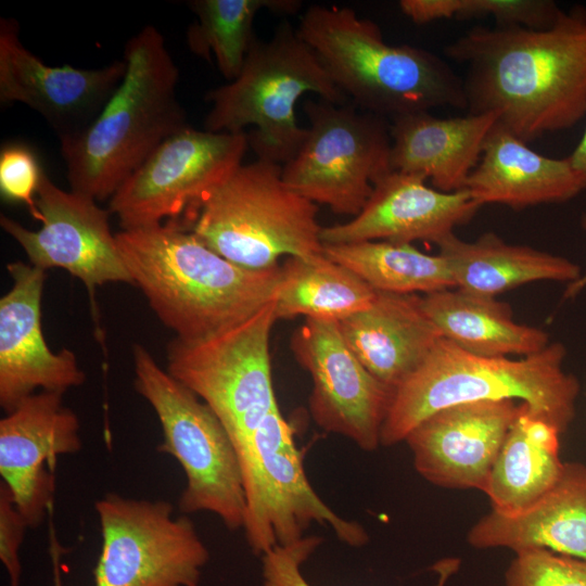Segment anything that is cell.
Returning <instances> with one entry per match:
<instances>
[{"label": "cell", "instance_id": "cell-30", "mask_svg": "<svg viewBox=\"0 0 586 586\" xmlns=\"http://www.w3.org/2000/svg\"><path fill=\"white\" fill-rule=\"evenodd\" d=\"M188 7L195 21L187 29V44L192 53L214 60L222 77L233 80L242 69L255 39L253 24L262 10L293 15L298 0H193Z\"/></svg>", "mask_w": 586, "mask_h": 586}, {"label": "cell", "instance_id": "cell-35", "mask_svg": "<svg viewBox=\"0 0 586 586\" xmlns=\"http://www.w3.org/2000/svg\"><path fill=\"white\" fill-rule=\"evenodd\" d=\"M29 527L18 511L10 488L0 483V559L4 565L11 586H20L22 563L20 549L26 528Z\"/></svg>", "mask_w": 586, "mask_h": 586}, {"label": "cell", "instance_id": "cell-20", "mask_svg": "<svg viewBox=\"0 0 586 586\" xmlns=\"http://www.w3.org/2000/svg\"><path fill=\"white\" fill-rule=\"evenodd\" d=\"M468 190L443 192L419 175L392 170L373 184L361 212L349 221L322 227L323 244L364 241L440 243L480 209Z\"/></svg>", "mask_w": 586, "mask_h": 586}, {"label": "cell", "instance_id": "cell-38", "mask_svg": "<svg viewBox=\"0 0 586 586\" xmlns=\"http://www.w3.org/2000/svg\"><path fill=\"white\" fill-rule=\"evenodd\" d=\"M582 227L586 231V214L582 218ZM586 288V272L582 273L578 279L566 284L562 298L571 300L576 297Z\"/></svg>", "mask_w": 586, "mask_h": 586}, {"label": "cell", "instance_id": "cell-8", "mask_svg": "<svg viewBox=\"0 0 586 586\" xmlns=\"http://www.w3.org/2000/svg\"><path fill=\"white\" fill-rule=\"evenodd\" d=\"M133 385L154 410L163 432L157 450L182 468L181 513L209 512L227 528H243L246 498L237 449L214 411L160 367L149 351L132 346Z\"/></svg>", "mask_w": 586, "mask_h": 586}, {"label": "cell", "instance_id": "cell-13", "mask_svg": "<svg viewBox=\"0 0 586 586\" xmlns=\"http://www.w3.org/2000/svg\"><path fill=\"white\" fill-rule=\"evenodd\" d=\"M246 132H212L189 125L164 140L110 199L123 229L178 220L240 165Z\"/></svg>", "mask_w": 586, "mask_h": 586}, {"label": "cell", "instance_id": "cell-2", "mask_svg": "<svg viewBox=\"0 0 586 586\" xmlns=\"http://www.w3.org/2000/svg\"><path fill=\"white\" fill-rule=\"evenodd\" d=\"M115 238L132 284L179 340L196 341L225 331L277 296L281 266L240 267L180 220L123 229Z\"/></svg>", "mask_w": 586, "mask_h": 586}, {"label": "cell", "instance_id": "cell-31", "mask_svg": "<svg viewBox=\"0 0 586 586\" xmlns=\"http://www.w3.org/2000/svg\"><path fill=\"white\" fill-rule=\"evenodd\" d=\"M398 7L417 25L493 17L498 26L530 28L550 26L561 10L549 0H402Z\"/></svg>", "mask_w": 586, "mask_h": 586}, {"label": "cell", "instance_id": "cell-24", "mask_svg": "<svg viewBox=\"0 0 586 586\" xmlns=\"http://www.w3.org/2000/svg\"><path fill=\"white\" fill-rule=\"evenodd\" d=\"M420 297L377 291L367 309L339 321L353 353L392 391L422 364L443 337L422 309Z\"/></svg>", "mask_w": 586, "mask_h": 586}, {"label": "cell", "instance_id": "cell-16", "mask_svg": "<svg viewBox=\"0 0 586 586\" xmlns=\"http://www.w3.org/2000/svg\"><path fill=\"white\" fill-rule=\"evenodd\" d=\"M18 33L17 21L0 20L1 102H20L38 112L60 140L81 132L122 82L125 61L94 69L50 66L24 47Z\"/></svg>", "mask_w": 586, "mask_h": 586}, {"label": "cell", "instance_id": "cell-36", "mask_svg": "<svg viewBox=\"0 0 586 586\" xmlns=\"http://www.w3.org/2000/svg\"><path fill=\"white\" fill-rule=\"evenodd\" d=\"M566 157L569 158L573 168L576 169L586 180V124L578 143L572 153Z\"/></svg>", "mask_w": 586, "mask_h": 586}, {"label": "cell", "instance_id": "cell-21", "mask_svg": "<svg viewBox=\"0 0 586 586\" xmlns=\"http://www.w3.org/2000/svg\"><path fill=\"white\" fill-rule=\"evenodd\" d=\"M466 190L481 206L501 204L522 209L568 202L586 190L585 178L568 157L545 156L497 122Z\"/></svg>", "mask_w": 586, "mask_h": 586}, {"label": "cell", "instance_id": "cell-33", "mask_svg": "<svg viewBox=\"0 0 586 586\" xmlns=\"http://www.w3.org/2000/svg\"><path fill=\"white\" fill-rule=\"evenodd\" d=\"M316 535L279 546L262 556L263 586H311L305 578L302 566L321 544ZM458 558H444L432 565L437 574L435 586H446L447 581L458 571Z\"/></svg>", "mask_w": 586, "mask_h": 586}, {"label": "cell", "instance_id": "cell-9", "mask_svg": "<svg viewBox=\"0 0 586 586\" xmlns=\"http://www.w3.org/2000/svg\"><path fill=\"white\" fill-rule=\"evenodd\" d=\"M242 467L249 547L264 556L304 537L313 523L328 525L339 540L361 547L369 536L356 521L334 512L315 492L305 473L294 430L275 407L238 453Z\"/></svg>", "mask_w": 586, "mask_h": 586}, {"label": "cell", "instance_id": "cell-19", "mask_svg": "<svg viewBox=\"0 0 586 586\" xmlns=\"http://www.w3.org/2000/svg\"><path fill=\"white\" fill-rule=\"evenodd\" d=\"M520 404L512 399L454 405L429 416L405 441L416 471L447 488L485 492L488 477Z\"/></svg>", "mask_w": 586, "mask_h": 586}, {"label": "cell", "instance_id": "cell-22", "mask_svg": "<svg viewBox=\"0 0 586 586\" xmlns=\"http://www.w3.org/2000/svg\"><path fill=\"white\" fill-rule=\"evenodd\" d=\"M498 117L468 113L444 118L430 112L396 116L390 124L392 169L419 175L438 191L466 190Z\"/></svg>", "mask_w": 586, "mask_h": 586}, {"label": "cell", "instance_id": "cell-5", "mask_svg": "<svg viewBox=\"0 0 586 586\" xmlns=\"http://www.w3.org/2000/svg\"><path fill=\"white\" fill-rule=\"evenodd\" d=\"M296 29L361 111L394 118L441 106L467 109L463 79L443 58L386 43L373 21L348 8L313 4Z\"/></svg>", "mask_w": 586, "mask_h": 586}, {"label": "cell", "instance_id": "cell-25", "mask_svg": "<svg viewBox=\"0 0 586 586\" xmlns=\"http://www.w3.org/2000/svg\"><path fill=\"white\" fill-rule=\"evenodd\" d=\"M436 246L448 263L455 286L477 295L496 297L534 281L569 284L582 275L579 265L563 256L509 244L493 232L472 242L453 233Z\"/></svg>", "mask_w": 586, "mask_h": 586}, {"label": "cell", "instance_id": "cell-23", "mask_svg": "<svg viewBox=\"0 0 586 586\" xmlns=\"http://www.w3.org/2000/svg\"><path fill=\"white\" fill-rule=\"evenodd\" d=\"M467 539L477 549L542 548L586 561V466L564 462L559 480L533 505L510 515L492 510Z\"/></svg>", "mask_w": 586, "mask_h": 586}, {"label": "cell", "instance_id": "cell-6", "mask_svg": "<svg viewBox=\"0 0 586 586\" xmlns=\"http://www.w3.org/2000/svg\"><path fill=\"white\" fill-rule=\"evenodd\" d=\"M309 92L339 105L349 102L285 20L267 41L255 37L233 80L207 92L205 101L211 109L204 129L239 133L253 126L246 137L257 158L283 165L305 138L306 128L296 122L295 105Z\"/></svg>", "mask_w": 586, "mask_h": 586}, {"label": "cell", "instance_id": "cell-3", "mask_svg": "<svg viewBox=\"0 0 586 586\" xmlns=\"http://www.w3.org/2000/svg\"><path fill=\"white\" fill-rule=\"evenodd\" d=\"M123 60L124 78L97 118L60 140L71 190L95 201L111 199L164 140L188 126L176 93L179 69L162 33L144 26L126 42Z\"/></svg>", "mask_w": 586, "mask_h": 586}, {"label": "cell", "instance_id": "cell-34", "mask_svg": "<svg viewBox=\"0 0 586 586\" xmlns=\"http://www.w3.org/2000/svg\"><path fill=\"white\" fill-rule=\"evenodd\" d=\"M43 171L34 153L23 144H8L0 153V190L11 201L24 203L41 220L36 195Z\"/></svg>", "mask_w": 586, "mask_h": 586}, {"label": "cell", "instance_id": "cell-32", "mask_svg": "<svg viewBox=\"0 0 586 586\" xmlns=\"http://www.w3.org/2000/svg\"><path fill=\"white\" fill-rule=\"evenodd\" d=\"M506 586H586V561L533 548L515 552L505 574Z\"/></svg>", "mask_w": 586, "mask_h": 586}, {"label": "cell", "instance_id": "cell-18", "mask_svg": "<svg viewBox=\"0 0 586 586\" xmlns=\"http://www.w3.org/2000/svg\"><path fill=\"white\" fill-rule=\"evenodd\" d=\"M12 286L0 300V406L12 411L36 390L64 394L86 380L75 353L52 352L41 327L46 270L7 265Z\"/></svg>", "mask_w": 586, "mask_h": 586}, {"label": "cell", "instance_id": "cell-15", "mask_svg": "<svg viewBox=\"0 0 586 586\" xmlns=\"http://www.w3.org/2000/svg\"><path fill=\"white\" fill-rule=\"evenodd\" d=\"M41 227L30 230L0 216L1 228L24 250L30 265L62 268L81 280L92 300L95 288L109 282L132 284L110 228V212L97 201L55 186L43 173L37 195Z\"/></svg>", "mask_w": 586, "mask_h": 586}, {"label": "cell", "instance_id": "cell-1", "mask_svg": "<svg viewBox=\"0 0 586 586\" xmlns=\"http://www.w3.org/2000/svg\"><path fill=\"white\" fill-rule=\"evenodd\" d=\"M444 51L466 67L469 113H497L526 143L585 118L584 7L560 10L545 28L475 26Z\"/></svg>", "mask_w": 586, "mask_h": 586}, {"label": "cell", "instance_id": "cell-28", "mask_svg": "<svg viewBox=\"0 0 586 586\" xmlns=\"http://www.w3.org/2000/svg\"><path fill=\"white\" fill-rule=\"evenodd\" d=\"M377 291L347 267L326 255L315 259L286 257L276 296L277 319L341 321L367 309Z\"/></svg>", "mask_w": 586, "mask_h": 586}, {"label": "cell", "instance_id": "cell-4", "mask_svg": "<svg viewBox=\"0 0 586 586\" xmlns=\"http://www.w3.org/2000/svg\"><path fill=\"white\" fill-rule=\"evenodd\" d=\"M565 357L561 342L511 359L475 355L442 337L393 391L381 445L404 442L415 426L438 410L482 400L520 399L563 434L575 418L581 391L577 378L563 368Z\"/></svg>", "mask_w": 586, "mask_h": 586}, {"label": "cell", "instance_id": "cell-11", "mask_svg": "<svg viewBox=\"0 0 586 586\" xmlns=\"http://www.w3.org/2000/svg\"><path fill=\"white\" fill-rule=\"evenodd\" d=\"M303 109L309 127L296 154L282 165L283 181L308 201L355 217L373 184L393 170L390 124L349 102L306 100Z\"/></svg>", "mask_w": 586, "mask_h": 586}, {"label": "cell", "instance_id": "cell-10", "mask_svg": "<svg viewBox=\"0 0 586 586\" xmlns=\"http://www.w3.org/2000/svg\"><path fill=\"white\" fill-rule=\"evenodd\" d=\"M277 320L275 298L225 331L196 341L176 337L168 344L166 370L214 411L237 453L278 406L269 355Z\"/></svg>", "mask_w": 586, "mask_h": 586}, {"label": "cell", "instance_id": "cell-27", "mask_svg": "<svg viewBox=\"0 0 586 586\" xmlns=\"http://www.w3.org/2000/svg\"><path fill=\"white\" fill-rule=\"evenodd\" d=\"M560 435L553 424L520 403L484 492L492 510L518 513L556 484L564 467L559 456Z\"/></svg>", "mask_w": 586, "mask_h": 586}, {"label": "cell", "instance_id": "cell-12", "mask_svg": "<svg viewBox=\"0 0 586 586\" xmlns=\"http://www.w3.org/2000/svg\"><path fill=\"white\" fill-rule=\"evenodd\" d=\"M101 550L91 586H199L209 551L166 500L109 493L94 504Z\"/></svg>", "mask_w": 586, "mask_h": 586}, {"label": "cell", "instance_id": "cell-29", "mask_svg": "<svg viewBox=\"0 0 586 586\" xmlns=\"http://www.w3.org/2000/svg\"><path fill=\"white\" fill-rule=\"evenodd\" d=\"M323 254L354 271L379 292L429 294L455 286L447 260L440 254L423 253L411 243L323 244Z\"/></svg>", "mask_w": 586, "mask_h": 586}, {"label": "cell", "instance_id": "cell-37", "mask_svg": "<svg viewBox=\"0 0 586 586\" xmlns=\"http://www.w3.org/2000/svg\"><path fill=\"white\" fill-rule=\"evenodd\" d=\"M50 555L53 569V586H63L60 570L61 547L54 534L53 526L51 525L50 533Z\"/></svg>", "mask_w": 586, "mask_h": 586}, {"label": "cell", "instance_id": "cell-26", "mask_svg": "<svg viewBox=\"0 0 586 586\" xmlns=\"http://www.w3.org/2000/svg\"><path fill=\"white\" fill-rule=\"evenodd\" d=\"M420 302L444 339L475 355L525 357L550 343L544 330L515 322L510 305L496 297L446 289L424 294Z\"/></svg>", "mask_w": 586, "mask_h": 586}, {"label": "cell", "instance_id": "cell-7", "mask_svg": "<svg viewBox=\"0 0 586 586\" xmlns=\"http://www.w3.org/2000/svg\"><path fill=\"white\" fill-rule=\"evenodd\" d=\"M317 212L283 181L282 165L257 158L240 165L180 221L233 264L264 270L283 256L324 255Z\"/></svg>", "mask_w": 586, "mask_h": 586}, {"label": "cell", "instance_id": "cell-14", "mask_svg": "<svg viewBox=\"0 0 586 586\" xmlns=\"http://www.w3.org/2000/svg\"><path fill=\"white\" fill-rule=\"evenodd\" d=\"M291 349L311 377L308 406L316 424L375 450L393 391L360 362L339 322L306 318L291 336Z\"/></svg>", "mask_w": 586, "mask_h": 586}, {"label": "cell", "instance_id": "cell-17", "mask_svg": "<svg viewBox=\"0 0 586 586\" xmlns=\"http://www.w3.org/2000/svg\"><path fill=\"white\" fill-rule=\"evenodd\" d=\"M62 396L35 393L0 420V474L29 527L52 508L58 457L81 448L78 417Z\"/></svg>", "mask_w": 586, "mask_h": 586}]
</instances>
